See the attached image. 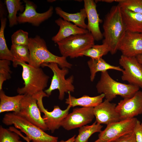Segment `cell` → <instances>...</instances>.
Instances as JSON below:
<instances>
[{
    "instance_id": "1",
    "label": "cell",
    "mask_w": 142,
    "mask_h": 142,
    "mask_svg": "<svg viewBox=\"0 0 142 142\" xmlns=\"http://www.w3.org/2000/svg\"><path fill=\"white\" fill-rule=\"evenodd\" d=\"M103 27L104 38L103 43L108 47L109 52L113 55L118 50L120 43L127 31L118 4L113 6L105 16Z\"/></svg>"
},
{
    "instance_id": "2",
    "label": "cell",
    "mask_w": 142,
    "mask_h": 142,
    "mask_svg": "<svg viewBox=\"0 0 142 142\" xmlns=\"http://www.w3.org/2000/svg\"><path fill=\"white\" fill-rule=\"evenodd\" d=\"M28 47L30 60L28 64L36 67H40L44 63H54L61 68H71L72 65L67 58L55 55L48 49L44 40L38 35L29 38Z\"/></svg>"
},
{
    "instance_id": "3",
    "label": "cell",
    "mask_w": 142,
    "mask_h": 142,
    "mask_svg": "<svg viewBox=\"0 0 142 142\" xmlns=\"http://www.w3.org/2000/svg\"><path fill=\"white\" fill-rule=\"evenodd\" d=\"M22 68V76L24 86L17 90L19 94L34 96L43 92L47 86L49 77L40 67H36L26 63L18 64Z\"/></svg>"
},
{
    "instance_id": "4",
    "label": "cell",
    "mask_w": 142,
    "mask_h": 142,
    "mask_svg": "<svg viewBox=\"0 0 142 142\" xmlns=\"http://www.w3.org/2000/svg\"><path fill=\"white\" fill-rule=\"evenodd\" d=\"M2 123L7 125H13L26 135V138L32 142H58L57 137L50 135L24 117L14 112L6 114Z\"/></svg>"
},
{
    "instance_id": "5",
    "label": "cell",
    "mask_w": 142,
    "mask_h": 142,
    "mask_svg": "<svg viewBox=\"0 0 142 142\" xmlns=\"http://www.w3.org/2000/svg\"><path fill=\"white\" fill-rule=\"evenodd\" d=\"M96 88L98 93L104 94L105 99L110 102L118 95L123 99L131 98L140 88L130 84L117 82L110 77L107 71L101 72Z\"/></svg>"
},
{
    "instance_id": "6",
    "label": "cell",
    "mask_w": 142,
    "mask_h": 142,
    "mask_svg": "<svg viewBox=\"0 0 142 142\" xmlns=\"http://www.w3.org/2000/svg\"><path fill=\"white\" fill-rule=\"evenodd\" d=\"M95 39L90 33L70 36L57 42L62 56L74 58L94 45Z\"/></svg>"
},
{
    "instance_id": "7",
    "label": "cell",
    "mask_w": 142,
    "mask_h": 142,
    "mask_svg": "<svg viewBox=\"0 0 142 142\" xmlns=\"http://www.w3.org/2000/svg\"><path fill=\"white\" fill-rule=\"evenodd\" d=\"M58 65L56 63H43L41 66L48 67L53 73L50 85L44 92L49 97L53 90L58 89L59 93V99L62 100L65 93L74 91L75 88L73 84L74 77L72 75L66 79L65 76L69 72L68 68H64L60 69Z\"/></svg>"
},
{
    "instance_id": "8",
    "label": "cell",
    "mask_w": 142,
    "mask_h": 142,
    "mask_svg": "<svg viewBox=\"0 0 142 142\" xmlns=\"http://www.w3.org/2000/svg\"><path fill=\"white\" fill-rule=\"evenodd\" d=\"M37 101V104L41 112L44 113L42 117L48 130L52 133L58 129L61 126V123L64 119L69 113L71 107L68 105L64 110H62L58 105H55L53 110L49 111L45 109L43 103L44 97H49L46 93L43 92L35 95Z\"/></svg>"
},
{
    "instance_id": "9",
    "label": "cell",
    "mask_w": 142,
    "mask_h": 142,
    "mask_svg": "<svg viewBox=\"0 0 142 142\" xmlns=\"http://www.w3.org/2000/svg\"><path fill=\"white\" fill-rule=\"evenodd\" d=\"M40 113L36 97L25 95L20 101L19 111L17 114L45 131L48 129Z\"/></svg>"
},
{
    "instance_id": "10",
    "label": "cell",
    "mask_w": 142,
    "mask_h": 142,
    "mask_svg": "<svg viewBox=\"0 0 142 142\" xmlns=\"http://www.w3.org/2000/svg\"><path fill=\"white\" fill-rule=\"evenodd\" d=\"M123 68L121 79L129 84L142 88V65L135 57H130L122 55L119 60Z\"/></svg>"
},
{
    "instance_id": "11",
    "label": "cell",
    "mask_w": 142,
    "mask_h": 142,
    "mask_svg": "<svg viewBox=\"0 0 142 142\" xmlns=\"http://www.w3.org/2000/svg\"><path fill=\"white\" fill-rule=\"evenodd\" d=\"M138 120L134 118L108 124L99 133L98 138L106 142H115L123 136L133 131Z\"/></svg>"
},
{
    "instance_id": "12",
    "label": "cell",
    "mask_w": 142,
    "mask_h": 142,
    "mask_svg": "<svg viewBox=\"0 0 142 142\" xmlns=\"http://www.w3.org/2000/svg\"><path fill=\"white\" fill-rule=\"evenodd\" d=\"M94 107L77 108L68 114L62 122L61 126L67 130L80 128L90 123L95 117Z\"/></svg>"
},
{
    "instance_id": "13",
    "label": "cell",
    "mask_w": 142,
    "mask_h": 142,
    "mask_svg": "<svg viewBox=\"0 0 142 142\" xmlns=\"http://www.w3.org/2000/svg\"><path fill=\"white\" fill-rule=\"evenodd\" d=\"M120 120L131 119L142 114V91L139 90L132 97L123 99L116 105Z\"/></svg>"
},
{
    "instance_id": "14",
    "label": "cell",
    "mask_w": 142,
    "mask_h": 142,
    "mask_svg": "<svg viewBox=\"0 0 142 142\" xmlns=\"http://www.w3.org/2000/svg\"><path fill=\"white\" fill-rule=\"evenodd\" d=\"M23 1L25 7L24 11L19 13L17 17V21L19 23H28L34 26H38L50 17L53 14V8L52 6L47 11L40 13L36 11L37 6L33 2L28 0Z\"/></svg>"
},
{
    "instance_id": "15",
    "label": "cell",
    "mask_w": 142,
    "mask_h": 142,
    "mask_svg": "<svg viewBox=\"0 0 142 142\" xmlns=\"http://www.w3.org/2000/svg\"><path fill=\"white\" fill-rule=\"evenodd\" d=\"M118 50L123 55L136 57L142 53V33L127 31L119 45Z\"/></svg>"
},
{
    "instance_id": "16",
    "label": "cell",
    "mask_w": 142,
    "mask_h": 142,
    "mask_svg": "<svg viewBox=\"0 0 142 142\" xmlns=\"http://www.w3.org/2000/svg\"><path fill=\"white\" fill-rule=\"evenodd\" d=\"M116 104L111 103L105 99L98 105L94 107L95 121L100 124L107 125L120 120L116 109Z\"/></svg>"
},
{
    "instance_id": "17",
    "label": "cell",
    "mask_w": 142,
    "mask_h": 142,
    "mask_svg": "<svg viewBox=\"0 0 142 142\" xmlns=\"http://www.w3.org/2000/svg\"><path fill=\"white\" fill-rule=\"evenodd\" d=\"M84 8L88 19L87 29L91 33L95 40L102 39L103 37L99 27L102 20L99 17L96 9V3L93 0H84Z\"/></svg>"
},
{
    "instance_id": "18",
    "label": "cell",
    "mask_w": 142,
    "mask_h": 142,
    "mask_svg": "<svg viewBox=\"0 0 142 142\" xmlns=\"http://www.w3.org/2000/svg\"><path fill=\"white\" fill-rule=\"evenodd\" d=\"M55 22L59 27L58 33L52 38V41L55 43H57L72 35L89 32L87 29L81 28L61 18L56 20Z\"/></svg>"
},
{
    "instance_id": "19",
    "label": "cell",
    "mask_w": 142,
    "mask_h": 142,
    "mask_svg": "<svg viewBox=\"0 0 142 142\" xmlns=\"http://www.w3.org/2000/svg\"><path fill=\"white\" fill-rule=\"evenodd\" d=\"M121 8L122 16L127 31L142 33V14Z\"/></svg>"
},
{
    "instance_id": "20",
    "label": "cell",
    "mask_w": 142,
    "mask_h": 142,
    "mask_svg": "<svg viewBox=\"0 0 142 142\" xmlns=\"http://www.w3.org/2000/svg\"><path fill=\"white\" fill-rule=\"evenodd\" d=\"M68 97L66 99L65 103L71 107L78 106L84 107H94L102 103L105 98L103 94L93 97L85 95L77 98L72 96L70 92H68Z\"/></svg>"
},
{
    "instance_id": "21",
    "label": "cell",
    "mask_w": 142,
    "mask_h": 142,
    "mask_svg": "<svg viewBox=\"0 0 142 142\" xmlns=\"http://www.w3.org/2000/svg\"><path fill=\"white\" fill-rule=\"evenodd\" d=\"M24 95L18 94L15 96H9L2 90H0V113L10 111L19 113L20 101Z\"/></svg>"
},
{
    "instance_id": "22",
    "label": "cell",
    "mask_w": 142,
    "mask_h": 142,
    "mask_svg": "<svg viewBox=\"0 0 142 142\" xmlns=\"http://www.w3.org/2000/svg\"><path fill=\"white\" fill-rule=\"evenodd\" d=\"M55 11L57 14L63 19L69 22H72L78 27L87 29V25L85 20L87 18V14L84 8L81 9L79 12L74 13H70L63 11L59 7H56Z\"/></svg>"
},
{
    "instance_id": "23",
    "label": "cell",
    "mask_w": 142,
    "mask_h": 142,
    "mask_svg": "<svg viewBox=\"0 0 142 142\" xmlns=\"http://www.w3.org/2000/svg\"><path fill=\"white\" fill-rule=\"evenodd\" d=\"M90 73V80L93 82L96 73L99 72H105L109 69H113L122 72L123 70L119 66L112 65L101 58L97 59H90L87 62Z\"/></svg>"
},
{
    "instance_id": "24",
    "label": "cell",
    "mask_w": 142,
    "mask_h": 142,
    "mask_svg": "<svg viewBox=\"0 0 142 142\" xmlns=\"http://www.w3.org/2000/svg\"><path fill=\"white\" fill-rule=\"evenodd\" d=\"M10 50L14 58L12 62L14 67H17L20 62L29 63L30 54L28 45L12 44Z\"/></svg>"
},
{
    "instance_id": "25",
    "label": "cell",
    "mask_w": 142,
    "mask_h": 142,
    "mask_svg": "<svg viewBox=\"0 0 142 142\" xmlns=\"http://www.w3.org/2000/svg\"><path fill=\"white\" fill-rule=\"evenodd\" d=\"M5 2L8 13L9 26L12 27L18 23L17 12H23L25 8L20 0H6Z\"/></svg>"
},
{
    "instance_id": "26",
    "label": "cell",
    "mask_w": 142,
    "mask_h": 142,
    "mask_svg": "<svg viewBox=\"0 0 142 142\" xmlns=\"http://www.w3.org/2000/svg\"><path fill=\"white\" fill-rule=\"evenodd\" d=\"M1 26L0 29V59L7 60L13 62L14 58L7 46L4 36L7 19L4 17H0Z\"/></svg>"
},
{
    "instance_id": "27",
    "label": "cell",
    "mask_w": 142,
    "mask_h": 142,
    "mask_svg": "<svg viewBox=\"0 0 142 142\" xmlns=\"http://www.w3.org/2000/svg\"><path fill=\"white\" fill-rule=\"evenodd\" d=\"M103 126L96 121L91 125H84L79 128L78 136L74 142H88V139L93 134L100 132Z\"/></svg>"
},
{
    "instance_id": "28",
    "label": "cell",
    "mask_w": 142,
    "mask_h": 142,
    "mask_svg": "<svg viewBox=\"0 0 142 142\" xmlns=\"http://www.w3.org/2000/svg\"><path fill=\"white\" fill-rule=\"evenodd\" d=\"M108 47L103 43L101 45H94L90 48L79 54V57L85 56L89 57L92 59H97L101 58L109 52Z\"/></svg>"
},
{
    "instance_id": "29",
    "label": "cell",
    "mask_w": 142,
    "mask_h": 142,
    "mask_svg": "<svg viewBox=\"0 0 142 142\" xmlns=\"http://www.w3.org/2000/svg\"><path fill=\"white\" fill-rule=\"evenodd\" d=\"M120 8L142 14V0H115Z\"/></svg>"
},
{
    "instance_id": "30",
    "label": "cell",
    "mask_w": 142,
    "mask_h": 142,
    "mask_svg": "<svg viewBox=\"0 0 142 142\" xmlns=\"http://www.w3.org/2000/svg\"><path fill=\"white\" fill-rule=\"evenodd\" d=\"M0 142H23L20 140L19 135L16 132L0 127Z\"/></svg>"
},
{
    "instance_id": "31",
    "label": "cell",
    "mask_w": 142,
    "mask_h": 142,
    "mask_svg": "<svg viewBox=\"0 0 142 142\" xmlns=\"http://www.w3.org/2000/svg\"><path fill=\"white\" fill-rule=\"evenodd\" d=\"M10 64V61L4 59L0 60V90H2L4 82L11 78Z\"/></svg>"
},
{
    "instance_id": "32",
    "label": "cell",
    "mask_w": 142,
    "mask_h": 142,
    "mask_svg": "<svg viewBox=\"0 0 142 142\" xmlns=\"http://www.w3.org/2000/svg\"><path fill=\"white\" fill-rule=\"evenodd\" d=\"M28 32L19 29L14 32L11 36L12 44L28 45L29 38Z\"/></svg>"
},
{
    "instance_id": "33",
    "label": "cell",
    "mask_w": 142,
    "mask_h": 142,
    "mask_svg": "<svg viewBox=\"0 0 142 142\" xmlns=\"http://www.w3.org/2000/svg\"><path fill=\"white\" fill-rule=\"evenodd\" d=\"M133 131L137 142H142V122L138 120Z\"/></svg>"
},
{
    "instance_id": "34",
    "label": "cell",
    "mask_w": 142,
    "mask_h": 142,
    "mask_svg": "<svg viewBox=\"0 0 142 142\" xmlns=\"http://www.w3.org/2000/svg\"><path fill=\"white\" fill-rule=\"evenodd\" d=\"M115 142H137L134 131L125 134L118 139Z\"/></svg>"
},
{
    "instance_id": "35",
    "label": "cell",
    "mask_w": 142,
    "mask_h": 142,
    "mask_svg": "<svg viewBox=\"0 0 142 142\" xmlns=\"http://www.w3.org/2000/svg\"><path fill=\"white\" fill-rule=\"evenodd\" d=\"M75 135H74L66 141L61 140L58 142H74L75 138Z\"/></svg>"
},
{
    "instance_id": "36",
    "label": "cell",
    "mask_w": 142,
    "mask_h": 142,
    "mask_svg": "<svg viewBox=\"0 0 142 142\" xmlns=\"http://www.w3.org/2000/svg\"><path fill=\"white\" fill-rule=\"evenodd\" d=\"M138 61L142 65V53L136 57Z\"/></svg>"
},
{
    "instance_id": "37",
    "label": "cell",
    "mask_w": 142,
    "mask_h": 142,
    "mask_svg": "<svg viewBox=\"0 0 142 142\" xmlns=\"http://www.w3.org/2000/svg\"><path fill=\"white\" fill-rule=\"evenodd\" d=\"M95 2H104L108 3H111L114 1H115V0H95Z\"/></svg>"
},
{
    "instance_id": "38",
    "label": "cell",
    "mask_w": 142,
    "mask_h": 142,
    "mask_svg": "<svg viewBox=\"0 0 142 142\" xmlns=\"http://www.w3.org/2000/svg\"><path fill=\"white\" fill-rule=\"evenodd\" d=\"M94 142H106L98 138V139L95 140Z\"/></svg>"
},
{
    "instance_id": "39",
    "label": "cell",
    "mask_w": 142,
    "mask_h": 142,
    "mask_svg": "<svg viewBox=\"0 0 142 142\" xmlns=\"http://www.w3.org/2000/svg\"><path fill=\"white\" fill-rule=\"evenodd\" d=\"M54 1H54V0H48L47 1L49 2H54Z\"/></svg>"
},
{
    "instance_id": "40",
    "label": "cell",
    "mask_w": 142,
    "mask_h": 142,
    "mask_svg": "<svg viewBox=\"0 0 142 142\" xmlns=\"http://www.w3.org/2000/svg\"><path fill=\"white\" fill-rule=\"evenodd\" d=\"M25 140L27 142H30V141H29L28 139L27 138H26L25 139Z\"/></svg>"
}]
</instances>
